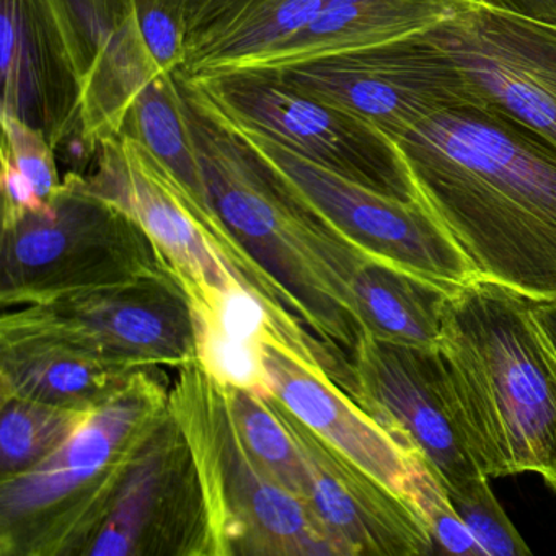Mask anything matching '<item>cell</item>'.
Here are the masks:
<instances>
[{"label":"cell","instance_id":"484cf974","mask_svg":"<svg viewBox=\"0 0 556 556\" xmlns=\"http://www.w3.org/2000/svg\"><path fill=\"white\" fill-rule=\"evenodd\" d=\"M488 480L490 478L480 475L445 490L452 506L483 549L484 556L530 555L529 545L504 513Z\"/></svg>","mask_w":556,"mask_h":556},{"label":"cell","instance_id":"836d02e7","mask_svg":"<svg viewBox=\"0 0 556 556\" xmlns=\"http://www.w3.org/2000/svg\"><path fill=\"white\" fill-rule=\"evenodd\" d=\"M219 0H188L187 5V38L204 17L210 14L211 9L217 4Z\"/></svg>","mask_w":556,"mask_h":556},{"label":"cell","instance_id":"3957f363","mask_svg":"<svg viewBox=\"0 0 556 556\" xmlns=\"http://www.w3.org/2000/svg\"><path fill=\"white\" fill-rule=\"evenodd\" d=\"M175 79L191 142L224 226L298 305L307 327L351 356L364 334L344 291L346 266L357 247L279 184L194 80L180 71Z\"/></svg>","mask_w":556,"mask_h":556},{"label":"cell","instance_id":"30bf717a","mask_svg":"<svg viewBox=\"0 0 556 556\" xmlns=\"http://www.w3.org/2000/svg\"><path fill=\"white\" fill-rule=\"evenodd\" d=\"M271 74L393 142L445 110L481 106L454 61L425 31Z\"/></svg>","mask_w":556,"mask_h":556},{"label":"cell","instance_id":"f1b7e54d","mask_svg":"<svg viewBox=\"0 0 556 556\" xmlns=\"http://www.w3.org/2000/svg\"><path fill=\"white\" fill-rule=\"evenodd\" d=\"M2 123V154L8 155L15 167L30 181L38 197L50 203L63 181L58 174L56 149L48 141L47 135L14 116L0 115Z\"/></svg>","mask_w":556,"mask_h":556},{"label":"cell","instance_id":"cb8c5ba5","mask_svg":"<svg viewBox=\"0 0 556 556\" xmlns=\"http://www.w3.org/2000/svg\"><path fill=\"white\" fill-rule=\"evenodd\" d=\"M2 400L0 478L14 477L56 452L92 409L64 408L34 400Z\"/></svg>","mask_w":556,"mask_h":556},{"label":"cell","instance_id":"9a60e30c","mask_svg":"<svg viewBox=\"0 0 556 556\" xmlns=\"http://www.w3.org/2000/svg\"><path fill=\"white\" fill-rule=\"evenodd\" d=\"M301 455L307 503L338 556H422L434 553L425 520L409 501L383 486L266 396Z\"/></svg>","mask_w":556,"mask_h":556},{"label":"cell","instance_id":"d6986e66","mask_svg":"<svg viewBox=\"0 0 556 556\" xmlns=\"http://www.w3.org/2000/svg\"><path fill=\"white\" fill-rule=\"evenodd\" d=\"M454 5L455 0H331L324 12L291 37L213 76L278 73L321 58L389 43L441 24Z\"/></svg>","mask_w":556,"mask_h":556},{"label":"cell","instance_id":"4316f807","mask_svg":"<svg viewBox=\"0 0 556 556\" xmlns=\"http://www.w3.org/2000/svg\"><path fill=\"white\" fill-rule=\"evenodd\" d=\"M194 328L198 363L214 380L260 396L273 395L263 357L265 344L236 340L203 321L194 320Z\"/></svg>","mask_w":556,"mask_h":556},{"label":"cell","instance_id":"d6a6232c","mask_svg":"<svg viewBox=\"0 0 556 556\" xmlns=\"http://www.w3.org/2000/svg\"><path fill=\"white\" fill-rule=\"evenodd\" d=\"M532 312L556 361V302H533Z\"/></svg>","mask_w":556,"mask_h":556},{"label":"cell","instance_id":"e0dca14e","mask_svg":"<svg viewBox=\"0 0 556 556\" xmlns=\"http://www.w3.org/2000/svg\"><path fill=\"white\" fill-rule=\"evenodd\" d=\"M271 392L299 421L412 503L422 458L396 442L353 396L276 338L263 348Z\"/></svg>","mask_w":556,"mask_h":556},{"label":"cell","instance_id":"7a4b0ae2","mask_svg":"<svg viewBox=\"0 0 556 556\" xmlns=\"http://www.w3.org/2000/svg\"><path fill=\"white\" fill-rule=\"evenodd\" d=\"M530 301L477 278L448 291L438 348L484 477L556 473V361Z\"/></svg>","mask_w":556,"mask_h":556},{"label":"cell","instance_id":"44dd1931","mask_svg":"<svg viewBox=\"0 0 556 556\" xmlns=\"http://www.w3.org/2000/svg\"><path fill=\"white\" fill-rule=\"evenodd\" d=\"M451 289L363 250L346 276L348 304L364 333L396 343L435 346Z\"/></svg>","mask_w":556,"mask_h":556},{"label":"cell","instance_id":"277c9868","mask_svg":"<svg viewBox=\"0 0 556 556\" xmlns=\"http://www.w3.org/2000/svg\"><path fill=\"white\" fill-rule=\"evenodd\" d=\"M168 413L164 367L142 370L122 393L93 408L50 457L4 478L2 556H86L129 468Z\"/></svg>","mask_w":556,"mask_h":556},{"label":"cell","instance_id":"8fae6325","mask_svg":"<svg viewBox=\"0 0 556 556\" xmlns=\"http://www.w3.org/2000/svg\"><path fill=\"white\" fill-rule=\"evenodd\" d=\"M425 34L454 61L481 109L556 152V25L455 0Z\"/></svg>","mask_w":556,"mask_h":556},{"label":"cell","instance_id":"e575fe53","mask_svg":"<svg viewBox=\"0 0 556 556\" xmlns=\"http://www.w3.org/2000/svg\"><path fill=\"white\" fill-rule=\"evenodd\" d=\"M546 483H548V486L552 488V490L555 491L556 493V473L553 475V477L549 478V480H546Z\"/></svg>","mask_w":556,"mask_h":556},{"label":"cell","instance_id":"f546056e","mask_svg":"<svg viewBox=\"0 0 556 556\" xmlns=\"http://www.w3.org/2000/svg\"><path fill=\"white\" fill-rule=\"evenodd\" d=\"M188 0H138L142 37L162 73L180 71L187 60Z\"/></svg>","mask_w":556,"mask_h":556},{"label":"cell","instance_id":"d4e9b609","mask_svg":"<svg viewBox=\"0 0 556 556\" xmlns=\"http://www.w3.org/2000/svg\"><path fill=\"white\" fill-rule=\"evenodd\" d=\"M224 387L237 428L253 457L279 483L307 501V477L301 455L266 396L256 395L249 390Z\"/></svg>","mask_w":556,"mask_h":556},{"label":"cell","instance_id":"ac0fdd59","mask_svg":"<svg viewBox=\"0 0 556 556\" xmlns=\"http://www.w3.org/2000/svg\"><path fill=\"white\" fill-rule=\"evenodd\" d=\"M86 54L79 142L97 146L118 136L139 93L162 73L138 18V0H71Z\"/></svg>","mask_w":556,"mask_h":556},{"label":"cell","instance_id":"5bb4252c","mask_svg":"<svg viewBox=\"0 0 556 556\" xmlns=\"http://www.w3.org/2000/svg\"><path fill=\"white\" fill-rule=\"evenodd\" d=\"M0 58L2 115L54 149L79 139L87 64L71 0H0Z\"/></svg>","mask_w":556,"mask_h":556},{"label":"cell","instance_id":"5b68a950","mask_svg":"<svg viewBox=\"0 0 556 556\" xmlns=\"http://www.w3.org/2000/svg\"><path fill=\"white\" fill-rule=\"evenodd\" d=\"M178 370L170 409L200 475L214 555L338 556L307 501L247 447L226 387L198 361Z\"/></svg>","mask_w":556,"mask_h":556},{"label":"cell","instance_id":"ba28073f","mask_svg":"<svg viewBox=\"0 0 556 556\" xmlns=\"http://www.w3.org/2000/svg\"><path fill=\"white\" fill-rule=\"evenodd\" d=\"M213 105L292 197L357 249L451 288L480 278L447 230L418 201L403 203L348 180Z\"/></svg>","mask_w":556,"mask_h":556},{"label":"cell","instance_id":"603a6c76","mask_svg":"<svg viewBox=\"0 0 556 556\" xmlns=\"http://www.w3.org/2000/svg\"><path fill=\"white\" fill-rule=\"evenodd\" d=\"M119 135L144 144L170 170L206 230L210 242L219 245L229 236V230L211 201L203 167L181 112L175 73L161 74L139 93Z\"/></svg>","mask_w":556,"mask_h":556},{"label":"cell","instance_id":"8992f818","mask_svg":"<svg viewBox=\"0 0 556 556\" xmlns=\"http://www.w3.org/2000/svg\"><path fill=\"white\" fill-rule=\"evenodd\" d=\"M161 271L175 269L148 233L76 172L47 210L2 219V308Z\"/></svg>","mask_w":556,"mask_h":556},{"label":"cell","instance_id":"83f0119b","mask_svg":"<svg viewBox=\"0 0 556 556\" xmlns=\"http://www.w3.org/2000/svg\"><path fill=\"white\" fill-rule=\"evenodd\" d=\"M412 504L425 520L434 552L438 549L447 555L484 556L483 549L452 506L444 484L425 460L416 478Z\"/></svg>","mask_w":556,"mask_h":556},{"label":"cell","instance_id":"4fadbf2b","mask_svg":"<svg viewBox=\"0 0 556 556\" xmlns=\"http://www.w3.org/2000/svg\"><path fill=\"white\" fill-rule=\"evenodd\" d=\"M214 555L200 475L168 413L129 468L86 556Z\"/></svg>","mask_w":556,"mask_h":556},{"label":"cell","instance_id":"2e32d148","mask_svg":"<svg viewBox=\"0 0 556 556\" xmlns=\"http://www.w3.org/2000/svg\"><path fill=\"white\" fill-rule=\"evenodd\" d=\"M92 157V172H76L79 184L141 226L174 266L190 298L239 282L217 256L174 175L144 144L129 136H113L97 146Z\"/></svg>","mask_w":556,"mask_h":556},{"label":"cell","instance_id":"7c38bea8","mask_svg":"<svg viewBox=\"0 0 556 556\" xmlns=\"http://www.w3.org/2000/svg\"><path fill=\"white\" fill-rule=\"evenodd\" d=\"M351 363V396L396 442L419 455L445 490L483 475L462 429L438 344L396 343L364 333Z\"/></svg>","mask_w":556,"mask_h":556},{"label":"cell","instance_id":"7402d4cb","mask_svg":"<svg viewBox=\"0 0 556 556\" xmlns=\"http://www.w3.org/2000/svg\"><path fill=\"white\" fill-rule=\"evenodd\" d=\"M331 0H219L188 35L181 73L193 79L275 47L311 24Z\"/></svg>","mask_w":556,"mask_h":556},{"label":"cell","instance_id":"6da1fadb","mask_svg":"<svg viewBox=\"0 0 556 556\" xmlns=\"http://www.w3.org/2000/svg\"><path fill=\"white\" fill-rule=\"evenodd\" d=\"M416 201L478 276L556 302V152L481 106L445 110L395 141Z\"/></svg>","mask_w":556,"mask_h":556},{"label":"cell","instance_id":"9c48e42d","mask_svg":"<svg viewBox=\"0 0 556 556\" xmlns=\"http://www.w3.org/2000/svg\"><path fill=\"white\" fill-rule=\"evenodd\" d=\"M190 79L224 113L308 161L393 200L415 203L416 191L395 142L364 119L271 73Z\"/></svg>","mask_w":556,"mask_h":556},{"label":"cell","instance_id":"1f68e13d","mask_svg":"<svg viewBox=\"0 0 556 556\" xmlns=\"http://www.w3.org/2000/svg\"><path fill=\"white\" fill-rule=\"evenodd\" d=\"M496 11L556 25V0H473Z\"/></svg>","mask_w":556,"mask_h":556},{"label":"cell","instance_id":"52a82bcc","mask_svg":"<svg viewBox=\"0 0 556 556\" xmlns=\"http://www.w3.org/2000/svg\"><path fill=\"white\" fill-rule=\"evenodd\" d=\"M4 338L56 341L132 366L181 369L198 361L193 308L175 271L2 308Z\"/></svg>","mask_w":556,"mask_h":556},{"label":"cell","instance_id":"4dcf8cb0","mask_svg":"<svg viewBox=\"0 0 556 556\" xmlns=\"http://www.w3.org/2000/svg\"><path fill=\"white\" fill-rule=\"evenodd\" d=\"M2 193H4L2 219L24 213H38L47 210L50 204L40 200L30 181L4 154H2Z\"/></svg>","mask_w":556,"mask_h":556},{"label":"cell","instance_id":"ffe728a7","mask_svg":"<svg viewBox=\"0 0 556 556\" xmlns=\"http://www.w3.org/2000/svg\"><path fill=\"white\" fill-rule=\"evenodd\" d=\"M0 348V399L15 396L64 408H97L151 369L38 338H4Z\"/></svg>","mask_w":556,"mask_h":556}]
</instances>
